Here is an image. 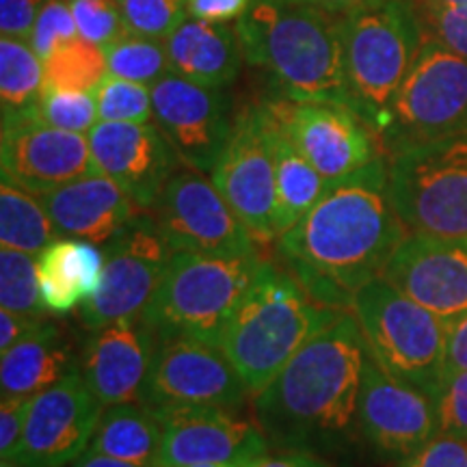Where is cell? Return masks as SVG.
<instances>
[{"label": "cell", "instance_id": "obj_19", "mask_svg": "<svg viewBox=\"0 0 467 467\" xmlns=\"http://www.w3.org/2000/svg\"><path fill=\"white\" fill-rule=\"evenodd\" d=\"M443 323L467 314V236L407 234L383 275Z\"/></svg>", "mask_w": 467, "mask_h": 467}, {"label": "cell", "instance_id": "obj_48", "mask_svg": "<svg viewBox=\"0 0 467 467\" xmlns=\"http://www.w3.org/2000/svg\"><path fill=\"white\" fill-rule=\"evenodd\" d=\"M296 3H307V5H314V7H318V9L331 11V14L347 16V14H353V11L379 7V5L389 3V0H296Z\"/></svg>", "mask_w": 467, "mask_h": 467}, {"label": "cell", "instance_id": "obj_2", "mask_svg": "<svg viewBox=\"0 0 467 467\" xmlns=\"http://www.w3.org/2000/svg\"><path fill=\"white\" fill-rule=\"evenodd\" d=\"M366 337L353 312L303 347L271 383L255 394V418L279 446H337L358 426Z\"/></svg>", "mask_w": 467, "mask_h": 467}, {"label": "cell", "instance_id": "obj_26", "mask_svg": "<svg viewBox=\"0 0 467 467\" xmlns=\"http://www.w3.org/2000/svg\"><path fill=\"white\" fill-rule=\"evenodd\" d=\"M104 271V251L83 238H57L37 255L39 292L48 314H67L91 299Z\"/></svg>", "mask_w": 467, "mask_h": 467}, {"label": "cell", "instance_id": "obj_22", "mask_svg": "<svg viewBox=\"0 0 467 467\" xmlns=\"http://www.w3.org/2000/svg\"><path fill=\"white\" fill-rule=\"evenodd\" d=\"M159 337L143 317L93 331L80 355V375L104 407L143 402Z\"/></svg>", "mask_w": 467, "mask_h": 467}, {"label": "cell", "instance_id": "obj_30", "mask_svg": "<svg viewBox=\"0 0 467 467\" xmlns=\"http://www.w3.org/2000/svg\"><path fill=\"white\" fill-rule=\"evenodd\" d=\"M57 227L37 195L3 180L0 186V247L25 251L37 258L52 241Z\"/></svg>", "mask_w": 467, "mask_h": 467}, {"label": "cell", "instance_id": "obj_17", "mask_svg": "<svg viewBox=\"0 0 467 467\" xmlns=\"http://www.w3.org/2000/svg\"><path fill=\"white\" fill-rule=\"evenodd\" d=\"M150 409L161 424V451L154 467L247 465L266 454L268 440L260 426L232 418L221 407Z\"/></svg>", "mask_w": 467, "mask_h": 467}, {"label": "cell", "instance_id": "obj_3", "mask_svg": "<svg viewBox=\"0 0 467 467\" xmlns=\"http://www.w3.org/2000/svg\"><path fill=\"white\" fill-rule=\"evenodd\" d=\"M236 28L244 61L265 67L285 98L348 107L342 16L296 0H254Z\"/></svg>", "mask_w": 467, "mask_h": 467}, {"label": "cell", "instance_id": "obj_38", "mask_svg": "<svg viewBox=\"0 0 467 467\" xmlns=\"http://www.w3.org/2000/svg\"><path fill=\"white\" fill-rule=\"evenodd\" d=\"M74 37H78V26H76L69 0H46L39 9L37 20H35L31 37H28L31 48L44 61L58 46Z\"/></svg>", "mask_w": 467, "mask_h": 467}, {"label": "cell", "instance_id": "obj_12", "mask_svg": "<svg viewBox=\"0 0 467 467\" xmlns=\"http://www.w3.org/2000/svg\"><path fill=\"white\" fill-rule=\"evenodd\" d=\"M154 219L173 251L247 255L255 238L234 213L213 178L197 169H178L154 206Z\"/></svg>", "mask_w": 467, "mask_h": 467}, {"label": "cell", "instance_id": "obj_44", "mask_svg": "<svg viewBox=\"0 0 467 467\" xmlns=\"http://www.w3.org/2000/svg\"><path fill=\"white\" fill-rule=\"evenodd\" d=\"M46 320V314H17L9 309H0V353L16 347L33 331H37Z\"/></svg>", "mask_w": 467, "mask_h": 467}, {"label": "cell", "instance_id": "obj_10", "mask_svg": "<svg viewBox=\"0 0 467 467\" xmlns=\"http://www.w3.org/2000/svg\"><path fill=\"white\" fill-rule=\"evenodd\" d=\"M467 132V58L424 37L409 69L385 141L394 150Z\"/></svg>", "mask_w": 467, "mask_h": 467}, {"label": "cell", "instance_id": "obj_49", "mask_svg": "<svg viewBox=\"0 0 467 467\" xmlns=\"http://www.w3.org/2000/svg\"><path fill=\"white\" fill-rule=\"evenodd\" d=\"M72 467H141V465H132V463H126V461H117V459L104 457V454L87 451L85 454H80V457L74 461Z\"/></svg>", "mask_w": 467, "mask_h": 467}, {"label": "cell", "instance_id": "obj_25", "mask_svg": "<svg viewBox=\"0 0 467 467\" xmlns=\"http://www.w3.org/2000/svg\"><path fill=\"white\" fill-rule=\"evenodd\" d=\"M80 355L61 327L44 323L16 347L0 353L3 396H35L80 372Z\"/></svg>", "mask_w": 467, "mask_h": 467}, {"label": "cell", "instance_id": "obj_33", "mask_svg": "<svg viewBox=\"0 0 467 467\" xmlns=\"http://www.w3.org/2000/svg\"><path fill=\"white\" fill-rule=\"evenodd\" d=\"M0 306L17 314H48L39 292L35 255L7 247L0 249Z\"/></svg>", "mask_w": 467, "mask_h": 467}, {"label": "cell", "instance_id": "obj_28", "mask_svg": "<svg viewBox=\"0 0 467 467\" xmlns=\"http://www.w3.org/2000/svg\"><path fill=\"white\" fill-rule=\"evenodd\" d=\"M87 451L132 465L154 467L161 451V424L154 411L141 402L107 407Z\"/></svg>", "mask_w": 467, "mask_h": 467}, {"label": "cell", "instance_id": "obj_20", "mask_svg": "<svg viewBox=\"0 0 467 467\" xmlns=\"http://www.w3.org/2000/svg\"><path fill=\"white\" fill-rule=\"evenodd\" d=\"M3 180L33 195H46L74 180L100 173L87 134L67 132L37 119L3 126Z\"/></svg>", "mask_w": 467, "mask_h": 467}, {"label": "cell", "instance_id": "obj_45", "mask_svg": "<svg viewBox=\"0 0 467 467\" xmlns=\"http://www.w3.org/2000/svg\"><path fill=\"white\" fill-rule=\"evenodd\" d=\"M251 3L254 0H189V16L197 20L232 25L244 16Z\"/></svg>", "mask_w": 467, "mask_h": 467}, {"label": "cell", "instance_id": "obj_11", "mask_svg": "<svg viewBox=\"0 0 467 467\" xmlns=\"http://www.w3.org/2000/svg\"><path fill=\"white\" fill-rule=\"evenodd\" d=\"M210 178L255 243L277 241L275 159L265 104L244 109L234 119L230 141Z\"/></svg>", "mask_w": 467, "mask_h": 467}, {"label": "cell", "instance_id": "obj_50", "mask_svg": "<svg viewBox=\"0 0 467 467\" xmlns=\"http://www.w3.org/2000/svg\"><path fill=\"white\" fill-rule=\"evenodd\" d=\"M435 3L451 5V7H457V9H465L467 11V0H435Z\"/></svg>", "mask_w": 467, "mask_h": 467}, {"label": "cell", "instance_id": "obj_52", "mask_svg": "<svg viewBox=\"0 0 467 467\" xmlns=\"http://www.w3.org/2000/svg\"><path fill=\"white\" fill-rule=\"evenodd\" d=\"M0 467H17V465H14V463H7V461H3V465Z\"/></svg>", "mask_w": 467, "mask_h": 467}, {"label": "cell", "instance_id": "obj_43", "mask_svg": "<svg viewBox=\"0 0 467 467\" xmlns=\"http://www.w3.org/2000/svg\"><path fill=\"white\" fill-rule=\"evenodd\" d=\"M46 0H0V33L3 37H31L35 20Z\"/></svg>", "mask_w": 467, "mask_h": 467}, {"label": "cell", "instance_id": "obj_29", "mask_svg": "<svg viewBox=\"0 0 467 467\" xmlns=\"http://www.w3.org/2000/svg\"><path fill=\"white\" fill-rule=\"evenodd\" d=\"M44 93V61L25 39H0V109L3 126L35 119Z\"/></svg>", "mask_w": 467, "mask_h": 467}, {"label": "cell", "instance_id": "obj_39", "mask_svg": "<svg viewBox=\"0 0 467 467\" xmlns=\"http://www.w3.org/2000/svg\"><path fill=\"white\" fill-rule=\"evenodd\" d=\"M440 433L467 440V370L446 368L435 394Z\"/></svg>", "mask_w": 467, "mask_h": 467}, {"label": "cell", "instance_id": "obj_40", "mask_svg": "<svg viewBox=\"0 0 467 467\" xmlns=\"http://www.w3.org/2000/svg\"><path fill=\"white\" fill-rule=\"evenodd\" d=\"M424 14L437 42L467 58V11L424 0Z\"/></svg>", "mask_w": 467, "mask_h": 467}, {"label": "cell", "instance_id": "obj_4", "mask_svg": "<svg viewBox=\"0 0 467 467\" xmlns=\"http://www.w3.org/2000/svg\"><path fill=\"white\" fill-rule=\"evenodd\" d=\"M342 314L314 299L288 268L266 260L227 323L219 348L255 396Z\"/></svg>", "mask_w": 467, "mask_h": 467}, {"label": "cell", "instance_id": "obj_9", "mask_svg": "<svg viewBox=\"0 0 467 467\" xmlns=\"http://www.w3.org/2000/svg\"><path fill=\"white\" fill-rule=\"evenodd\" d=\"M148 210L134 217L113 241L104 244V271L98 290L83 303L87 329L143 317L165 277L173 251Z\"/></svg>", "mask_w": 467, "mask_h": 467}, {"label": "cell", "instance_id": "obj_5", "mask_svg": "<svg viewBox=\"0 0 467 467\" xmlns=\"http://www.w3.org/2000/svg\"><path fill=\"white\" fill-rule=\"evenodd\" d=\"M422 42V17L411 0L342 16L348 107L379 137L392 126L394 102Z\"/></svg>", "mask_w": 467, "mask_h": 467}, {"label": "cell", "instance_id": "obj_14", "mask_svg": "<svg viewBox=\"0 0 467 467\" xmlns=\"http://www.w3.org/2000/svg\"><path fill=\"white\" fill-rule=\"evenodd\" d=\"M266 104L296 150L327 180L348 178L379 159L375 132L347 104L290 98Z\"/></svg>", "mask_w": 467, "mask_h": 467}, {"label": "cell", "instance_id": "obj_51", "mask_svg": "<svg viewBox=\"0 0 467 467\" xmlns=\"http://www.w3.org/2000/svg\"><path fill=\"white\" fill-rule=\"evenodd\" d=\"M184 467H238V465H223V463H197V465H184Z\"/></svg>", "mask_w": 467, "mask_h": 467}, {"label": "cell", "instance_id": "obj_16", "mask_svg": "<svg viewBox=\"0 0 467 467\" xmlns=\"http://www.w3.org/2000/svg\"><path fill=\"white\" fill-rule=\"evenodd\" d=\"M104 405L80 372L35 394L14 465L66 467L87 452Z\"/></svg>", "mask_w": 467, "mask_h": 467}, {"label": "cell", "instance_id": "obj_42", "mask_svg": "<svg viewBox=\"0 0 467 467\" xmlns=\"http://www.w3.org/2000/svg\"><path fill=\"white\" fill-rule=\"evenodd\" d=\"M33 396H3L0 402V457L14 463L25 437Z\"/></svg>", "mask_w": 467, "mask_h": 467}, {"label": "cell", "instance_id": "obj_31", "mask_svg": "<svg viewBox=\"0 0 467 467\" xmlns=\"http://www.w3.org/2000/svg\"><path fill=\"white\" fill-rule=\"evenodd\" d=\"M107 74V50L78 35L44 58V91L96 93Z\"/></svg>", "mask_w": 467, "mask_h": 467}, {"label": "cell", "instance_id": "obj_46", "mask_svg": "<svg viewBox=\"0 0 467 467\" xmlns=\"http://www.w3.org/2000/svg\"><path fill=\"white\" fill-rule=\"evenodd\" d=\"M446 368L467 370V314L446 323Z\"/></svg>", "mask_w": 467, "mask_h": 467}, {"label": "cell", "instance_id": "obj_8", "mask_svg": "<svg viewBox=\"0 0 467 467\" xmlns=\"http://www.w3.org/2000/svg\"><path fill=\"white\" fill-rule=\"evenodd\" d=\"M388 189L409 234L467 236V132L394 150Z\"/></svg>", "mask_w": 467, "mask_h": 467}, {"label": "cell", "instance_id": "obj_37", "mask_svg": "<svg viewBox=\"0 0 467 467\" xmlns=\"http://www.w3.org/2000/svg\"><path fill=\"white\" fill-rule=\"evenodd\" d=\"M80 37L109 48L126 35L117 0H69Z\"/></svg>", "mask_w": 467, "mask_h": 467}, {"label": "cell", "instance_id": "obj_23", "mask_svg": "<svg viewBox=\"0 0 467 467\" xmlns=\"http://www.w3.org/2000/svg\"><path fill=\"white\" fill-rule=\"evenodd\" d=\"M63 236L107 244L141 213V206L104 173L74 180L61 189L37 195Z\"/></svg>", "mask_w": 467, "mask_h": 467}, {"label": "cell", "instance_id": "obj_24", "mask_svg": "<svg viewBox=\"0 0 467 467\" xmlns=\"http://www.w3.org/2000/svg\"><path fill=\"white\" fill-rule=\"evenodd\" d=\"M165 50L171 74L214 89L234 83L244 61L236 22L232 26L191 16L165 39Z\"/></svg>", "mask_w": 467, "mask_h": 467}, {"label": "cell", "instance_id": "obj_7", "mask_svg": "<svg viewBox=\"0 0 467 467\" xmlns=\"http://www.w3.org/2000/svg\"><path fill=\"white\" fill-rule=\"evenodd\" d=\"M353 314L372 358L389 375L435 399L446 370V323L385 277L355 292Z\"/></svg>", "mask_w": 467, "mask_h": 467}, {"label": "cell", "instance_id": "obj_21", "mask_svg": "<svg viewBox=\"0 0 467 467\" xmlns=\"http://www.w3.org/2000/svg\"><path fill=\"white\" fill-rule=\"evenodd\" d=\"M87 139L98 171L115 180L137 206L154 210L180 161L156 121H98Z\"/></svg>", "mask_w": 467, "mask_h": 467}, {"label": "cell", "instance_id": "obj_35", "mask_svg": "<svg viewBox=\"0 0 467 467\" xmlns=\"http://www.w3.org/2000/svg\"><path fill=\"white\" fill-rule=\"evenodd\" d=\"M126 33L165 42L189 17V0H117Z\"/></svg>", "mask_w": 467, "mask_h": 467}, {"label": "cell", "instance_id": "obj_36", "mask_svg": "<svg viewBox=\"0 0 467 467\" xmlns=\"http://www.w3.org/2000/svg\"><path fill=\"white\" fill-rule=\"evenodd\" d=\"M35 119L58 130L89 134L98 124L96 93L87 91H44L35 109Z\"/></svg>", "mask_w": 467, "mask_h": 467}, {"label": "cell", "instance_id": "obj_13", "mask_svg": "<svg viewBox=\"0 0 467 467\" xmlns=\"http://www.w3.org/2000/svg\"><path fill=\"white\" fill-rule=\"evenodd\" d=\"M247 394V385L219 347L197 337L165 336L156 348L143 405L230 409Z\"/></svg>", "mask_w": 467, "mask_h": 467}, {"label": "cell", "instance_id": "obj_53", "mask_svg": "<svg viewBox=\"0 0 467 467\" xmlns=\"http://www.w3.org/2000/svg\"><path fill=\"white\" fill-rule=\"evenodd\" d=\"M238 467H247V465H238Z\"/></svg>", "mask_w": 467, "mask_h": 467}, {"label": "cell", "instance_id": "obj_34", "mask_svg": "<svg viewBox=\"0 0 467 467\" xmlns=\"http://www.w3.org/2000/svg\"><path fill=\"white\" fill-rule=\"evenodd\" d=\"M98 119L117 124H148L154 121L151 87L132 83L119 76L107 74L96 89Z\"/></svg>", "mask_w": 467, "mask_h": 467}, {"label": "cell", "instance_id": "obj_15", "mask_svg": "<svg viewBox=\"0 0 467 467\" xmlns=\"http://www.w3.org/2000/svg\"><path fill=\"white\" fill-rule=\"evenodd\" d=\"M154 121L186 167L213 173L227 148L234 119L223 89L192 83L178 74L151 85Z\"/></svg>", "mask_w": 467, "mask_h": 467}, {"label": "cell", "instance_id": "obj_27", "mask_svg": "<svg viewBox=\"0 0 467 467\" xmlns=\"http://www.w3.org/2000/svg\"><path fill=\"white\" fill-rule=\"evenodd\" d=\"M268 126H271L273 159H275V186H277V238L296 225L314 208L325 191L329 189L331 180H327L314 169L306 156L290 141L284 126L273 115L265 102Z\"/></svg>", "mask_w": 467, "mask_h": 467}, {"label": "cell", "instance_id": "obj_32", "mask_svg": "<svg viewBox=\"0 0 467 467\" xmlns=\"http://www.w3.org/2000/svg\"><path fill=\"white\" fill-rule=\"evenodd\" d=\"M104 50H107L109 74L132 80V83L151 87L159 83L162 76L171 74L165 42L126 33Z\"/></svg>", "mask_w": 467, "mask_h": 467}, {"label": "cell", "instance_id": "obj_41", "mask_svg": "<svg viewBox=\"0 0 467 467\" xmlns=\"http://www.w3.org/2000/svg\"><path fill=\"white\" fill-rule=\"evenodd\" d=\"M396 467H467V440L437 433Z\"/></svg>", "mask_w": 467, "mask_h": 467}, {"label": "cell", "instance_id": "obj_18", "mask_svg": "<svg viewBox=\"0 0 467 467\" xmlns=\"http://www.w3.org/2000/svg\"><path fill=\"white\" fill-rule=\"evenodd\" d=\"M358 422L372 446L402 459L440 433L433 396L389 375L368 347Z\"/></svg>", "mask_w": 467, "mask_h": 467}, {"label": "cell", "instance_id": "obj_6", "mask_svg": "<svg viewBox=\"0 0 467 467\" xmlns=\"http://www.w3.org/2000/svg\"><path fill=\"white\" fill-rule=\"evenodd\" d=\"M265 265L258 251L247 255L175 251L143 318L161 337L186 336L219 347Z\"/></svg>", "mask_w": 467, "mask_h": 467}, {"label": "cell", "instance_id": "obj_1", "mask_svg": "<svg viewBox=\"0 0 467 467\" xmlns=\"http://www.w3.org/2000/svg\"><path fill=\"white\" fill-rule=\"evenodd\" d=\"M407 227L388 189L381 159L342 180L299 223L277 238L284 266L314 299L353 312L355 292L381 277Z\"/></svg>", "mask_w": 467, "mask_h": 467}, {"label": "cell", "instance_id": "obj_47", "mask_svg": "<svg viewBox=\"0 0 467 467\" xmlns=\"http://www.w3.org/2000/svg\"><path fill=\"white\" fill-rule=\"evenodd\" d=\"M247 467H327V465L309 452H284V454H275V457L262 454L260 459L247 463Z\"/></svg>", "mask_w": 467, "mask_h": 467}]
</instances>
